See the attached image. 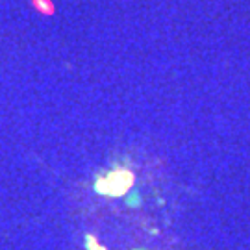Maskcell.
Returning a JSON list of instances; mask_svg holds the SVG:
<instances>
[{
    "label": "cell",
    "instance_id": "obj_1",
    "mask_svg": "<svg viewBox=\"0 0 250 250\" xmlns=\"http://www.w3.org/2000/svg\"><path fill=\"white\" fill-rule=\"evenodd\" d=\"M134 186V174L126 169H117L104 178H97L95 191L106 197H123Z\"/></svg>",
    "mask_w": 250,
    "mask_h": 250
},
{
    "label": "cell",
    "instance_id": "obj_3",
    "mask_svg": "<svg viewBox=\"0 0 250 250\" xmlns=\"http://www.w3.org/2000/svg\"><path fill=\"white\" fill-rule=\"evenodd\" d=\"M87 247H89V250H104V249H100L99 245H97V241L93 239V237H87Z\"/></svg>",
    "mask_w": 250,
    "mask_h": 250
},
{
    "label": "cell",
    "instance_id": "obj_4",
    "mask_svg": "<svg viewBox=\"0 0 250 250\" xmlns=\"http://www.w3.org/2000/svg\"><path fill=\"white\" fill-rule=\"evenodd\" d=\"M130 197L132 198H128V202H130V204H139V195H137V193H134V195H130Z\"/></svg>",
    "mask_w": 250,
    "mask_h": 250
},
{
    "label": "cell",
    "instance_id": "obj_2",
    "mask_svg": "<svg viewBox=\"0 0 250 250\" xmlns=\"http://www.w3.org/2000/svg\"><path fill=\"white\" fill-rule=\"evenodd\" d=\"M32 4H34V8L37 11H41L43 15H54V4L52 0H32Z\"/></svg>",
    "mask_w": 250,
    "mask_h": 250
}]
</instances>
